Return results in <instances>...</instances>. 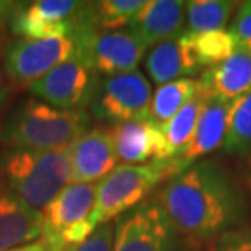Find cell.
Returning <instances> with one entry per match:
<instances>
[{
    "instance_id": "cell-30",
    "label": "cell",
    "mask_w": 251,
    "mask_h": 251,
    "mask_svg": "<svg viewBox=\"0 0 251 251\" xmlns=\"http://www.w3.org/2000/svg\"><path fill=\"white\" fill-rule=\"evenodd\" d=\"M8 88H0V109L3 108V104L7 103L8 100Z\"/></svg>"
},
{
    "instance_id": "cell-27",
    "label": "cell",
    "mask_w": 251,
    "mask_h": 251,
    "mask_svg": "<svg viewBox=\"0 0 251 251\" xmlns=\"http://www.w3.org/2000/svg\"><path fill=\"white\" fill-rule=\"evenodd\" d=\"M214 251H251V227L230 230L214 242Z\"/></svg>"
},
{
    "instance_id": "cell-9",
    "label": "cell",
    "mask_w": 251,
    "mask_h": 251,
    "mask_svg": "<svg viewBox=\"0 0 251 251\" xmlns=\"http://www.w3.org/2000/svg\"><path fill=\"white\" fill-rule=\"evenodd\" d=\"M150 100L152 85L137 69L111 77H100L88 108L92 118L114 126L147 116Z\"/></svg>"
},
{
    "instance_id": "cell-17",
    "label": "cell",
    "mask_w": 251,
    "mask_h": 251,
    "mask_svg": "<svg viewBox=\"0 0 251 251\" xmlns=\"http://www.w3.org/2000/svg\"><path fill=\"white\" fill-rule=\"evenodd\" d=\"M150 48L186 31V2L181 0H147L129 25Z\"/></svg>"
},
{
    "instance_id": "cell-21",
    "label": "cell",
    "mask_w": 251,
    "mask_h": 251,
    "mask_svg": "<svg viewBox=\"0 0 251 251\" xmlns=\"http://www.w3.org/2000/svg\"><path fill=\"white\" fill-rule=\"evenodd\" d=\"M199 92L201 83L198 78H179L158 85L150 100L149 118L162 127Z\"/></svg>"
},
{
    "instance_id": "cell-20",
    "label": "cell",
    "mask_w": 251,
    "mask_h": 251,
    "mask_svg": "<svg viewBox=\"0 0 251 251\" xmlns=\"http://www.w3.org/2000/svg\"><path fill=\"white\" fill-rule=\"evenodd\" d=\"M147 0H101L85 2L78 23L98 31H116L134 22Z\"/></svg>"
},
{
    "instance_id": "cell-23",
    "label": "cell",
    "mask_w": 251,
    "mask_h": 251,
    "mask_svg": "<svg viewBox=\"0 0 251 251\" xmlns=\"http://www.w3.org/2000/svg\"><path fill=\"white\" fill-rule=\"evenodd\" d=\"M222 149L227 155L233 157H242L251 152V90L232 103Z\"/></svg>"
},
{
    "instance_id": "cell-28",
    "label": "cell",
    "mask_w": 251,
    "mask_h": 251,
    "mask_svg": "<svg viewBox=\"0 0 251 251\" xmlns=\"http://www.w3.org/2000/svg\"><path fill=\"white\" fill-rule=\"evenodd\" d=\"M13 7H15V3L12 2H0V28H2L5 23H8V18H10V15H12Z\"/></svg>"
},
{
    "instance_id": "cell-5",
    "label": "cell",
    "mask_w": 251,
    "mask_h": 251,
    "mask_svg": "<svg viewBox=\"0 0 251 251\" xmlns=\"http://www.w3.org/2000/svg\"><path fill=\"white\" fill-rule=\"evenodd\" d=\"M97 199V184L70 183L46 207L43 214L41 245L46 251H70L93 232L90 215Z\"/></svg>"
},
{
    "instance_id": "cell-16",
    "label": "cell",
    "mask_w": 251,
    "mask_h": 251,
    "mask_svg": "<svg viewBox=\"0 0 251 251\" xmlns=\"http://www.w3.org/2000/svg\"><path fill=\"white\" fill-rule=\"evenodd\" d=\"M232 103L233 101H227V100L217 97H207L204 111L201 114V119L191 142L184 147V150L178 157L170 158L176 165L178 172L188 167V165L204 158L205 155L212 153L219 147H222L228 127Z\"/></svg>"
},
{
    "instance_id": "cell-11",
    "label": "cell",
    "mask_w": 251,
    "mask_h": 251,
    "mask_svg": "<svg viewBox=\"0 0 251 251\" xmlns=\"http://www.w3.org/2000/svg\"><path fill=\"white\" fill-rule=\"evenodd\" d=\"M85 2L38 0L15 3L8 26L20 39H43L72 34L82 17Z\"/></svg>"
},
{
    "instance_id": "cell-18",
    "label": "cell",
    "mask_w": 251,
    "mask_h": 251,
    "mask_svg": "<svg viewBox=\"0 0 251 251\" xmlns=\"http://www.w3.org/2000/svg\"><path fill=\"white\" fill-rule=\"evenodd\" d=\"M199 83L201 92L207 97L235 101L251 90V51L237 48L224 62L205 69L201 74Z\"/></svg>"
},
{
    "instance_id": "cell-13",
    "label": "cell",
    "mask_w": 251,
    "mask_h": 251,
    "mask_svg": "<svg viewBox=\"0 0 251 251\" xmlns=\"http://www.w3.org/2000/svg\"><path fill=\"white\" fill-rule=\"evenodd\" d=\"M145 70L152 82L163 85L179 78H193L204 67L196 54L193 36L183 33L173 39L155 44L145 56Z\"/></svg>"
},
{
    "instance_id": "cell-6",
    "label": "cell",
    "mask_w": 251,
    "mask_h": 251,
    "mask_svg": "<svg viewBox=\"0 0 251 251\" xmlns=\"http://www.w3.org/2000/svg\"><path fill=\"white\" fill-rule=\"evenodd\" d=\"M75 36L78 54L100 77L137 70L150 46L130 28L116 31H98L85 25H77Z\"/></svg>"
},
{
    "instance_id": "cell-1",
    "label": "cell",
    "mask_w": 251,
    "mask_h": 251,
    "mask_svg": "<svg viewBox=\"0 0 251 251\" xmlns=\"http://www.w3.org/2000/svg\"><path fill=\"white\" fill-rule=\"evenodd\" d=\"M172 228L193 250L247 225L250 201L233 173L201 158L170 176L155 194Z\"/></svg>"
},
{
    "instance_id": "cell-12",
    "label": "cell",
    "mask_w": 251,
    "mask_h": 251,
    "mask_svg": "<svg viewBox=\"0 0 251 251\" xmlns=\"http://www.w3.org/2000/svg\"><path fill=\"white\" fill-rule=\"evenodd\" d=\"M69 150L70 183L93 184L101 181L118 167V155L108 129L93 127L83 134Z\"/></svg>"
},
{
    "instance_id": "cell-14",
    "label": "cell",
    "mask_w": 251,
    "mask_h": 251,
    "mask_svg": "<svg viewBox=\"0 0 251 251\" xmlns=\"http://www.w3.org/2000/svg\"><path fill=\"white\" fill-rule=\"evenodd\" d=\"M118 160L126 165H144L160 160L163 152L162 129L147 116L114 124L108 129Z\"/></svg>"
},
{
    "instance_id": "cell-2",
    "label": "cell",
    "mask_w": 251,
    "mask_h": 251,
    "mask_svg": "<svg viewBox=\"0 0 251 251\" xmlns=\"http://www.w3.org/2000/svg\"><path fill=\"white\" fill-rule=\"evenodd\" d=\"M90 129H93L92 114L87 109H59L39 100H28L5 121L0 142L8 150H65Z\"/></svg>"
},
{
    "instance_id": "cell-10",
    "label": "cell",
    "mask_w": 251,
    "mask_h": 251,
    "mask_svg": "<svg viewBox=\"0 0 251 251\" xmlns=\"http://www.w3.org/2000/svg\"><path fill=\"white\" fill-rule=\"evenodd\" d=\"M100 75L77 54L29 85L41 101L59 109H87Z\"/></svg>"
},
{
    "instance_id": "cell-8",
    "label": "cell",
    "mask_w": 251,
    "mask_h": 251,
    "mask_svg": "<svg viewBox=\"0 0 251 251\" xmlns=\"http://www.w3.org/2000/svg\"><path fill=\"white\" fill-rule=\"evenodd\" d=\"M113 251H193L172 228L155 201L139 204L114 220Z\"/></svg>"
},
{
    "instance_id": "cell-4",
    "label": "cell",
    "mask_w": 251,
    "mask_h": 251,
    "mask_svg": "<svg viewBox=\"0 0 251 251\" xmlns=\"http://www.w3.org/2000/svg\"><path fill=\"white\" fill-rule=\"evenodd\" d=\"M178 173L173 160H152L144 165H118L97 184V199L90 224L93 228L129 212L160 183Z\"/></svg>"
},
{
    "instance_id": "cell-22",
    "label": "cell",
    "mask_w": 251,
    "mask_h": 251,
    "mask_svg": "<svg viewBox=\"0 0 251 251\" xmlns=\"http://www.w3.org/2000/svg\"><path fill=\"white\" fill-rule=\"evenodd\" d=\"M237 2L230 0H191L186 2V31L189 34H204L225 29L233 13H237Z\"/></svg>"
},
{
    "instance_id": "cell-29",
    "label": "cell",
    "mask_w": 251,
    "mask_h": 251,
    "mask_svg": "<svg viewBox=\"0 0 251 251\" xmlns=\"http://www.w3.org/2000/svg\"><path fill=\"white\" fill-rule=\"evenodd\" d=\"M8 251H46L44 250V247L41 245V242L39 243H29V245H23V247H18V248H12Z\"/></svg>"
},
{
    "instance_id": "cell-7",
    "label": "cell",
    "mask_w": 251,
    "mask_h": 251,
    "mask_svg": "<svg viewBox=\"0 0 251 251\" xmlns=\"http://www.w3.org/2000/svg\"><path fill=\"white\" fill-rule=\"evenodd\" d=\"M77 54L75 31L56 38L17 39L3 49V69L10 82L17 87H29Z\"/></svg>"
},
{
    "instance_id": "cell-3",
    "label": "cell",
    "mask_w": 251,
    "mask_h": 251,
    "mask_svg": "<svg viewBox=\"0 0 251 251\" xmlns=\"http://www.w3.org/2000/svg\"><path fill=\"white\" fill-rule=\"evenodd\" d=\"M5 184L29 207L43 210L70 184L69 150H8L0 162Z\"/></svg>"
},
{
    "instance_id": "cell-31",
    "label": "cell",
    "mask_w": 251,
    "mask_h": 251,
    "mask_svg": "<svg viewBox=\"0 0 251 251\" xmlns=\"http://www.w3.org/2000/svg\"><path fill=\"white\" fill-rule=\"evenodd\" d=\"M247 184H248V193H250V198H251V157H250L248 165H247Z\"/></svg>"
},
{
    "instance_id": "cell-26",
    "label": "cell",
    "mask_w": 251,
    "mask_h": 251,
    "mask_svg": "<svg viewBox=\"0 0 251 251\" xmlns=\"http://www.w3.org/2000/svg\"><path fill=\"white\" fill-rule=\"evenodd\" d=\"M113 242L114 222H108L98 225L87 240L75 245L70 251H113Z\"/></svg>"
},
{
    "instance_id": "cell-15",
    "label": "cell",
    "mask_w": 251,
    "mask_h": 251,
    "mask_svg": "<svg viewBox=\"0 0 251 251\" xmlns=\"http://www.w3.org/2000/svg\"><path fill=\"white\" fill-rule=\"evenodd\" d=\"M43 235V214L0 183V251L29 245Z\"/></svg>"
},
{
    "instance_id": "cell-19",
    "label": "cell",
    "mask_w": 251,
    "mask_h": 251,
    "mask_svg": "<svg viewBox=\"0 0 251 251\" xmlns=\"http://www.w3.org/2000/svg\"><path fill=\"white\" fill-rule=\"evenodd\" d=\"M205 101H207V95L199 92L167 124L160 127L163 137V152L160 160L178 157L184 150V147L191 142L201 119V114L204 111Z\"/></svg>"
},
{
    "instance_id": "cell-25",
    "label": "cell",
    "mask_w": 251,
    "mask_h": 251,
    "mask_svg": "<svg viewBox=\"0 0 251 251\" xmlns=\"http://www.w3.org/2000/svg\"><path fill=\"white\" fill-rule=\"evenodd\" d=\"M228 31L237 39L238 48L251 51V0L238 5L237 13L228 26Z\"/></svg>"
},
{
    "instance_id": "cell-24",
    "label": "cell",
    "mask_w": 251,
    "mask_h": 251,
    "mask_svg": "<svg viewBox=\"0 0 251 251\" xmlns=\"http://www.w3.org/2000/svg\"><path fill=\"white\" fill-rule=\"evenodd\" d=\"M191 36H193L196 54H198L204 70L224 62L238 48L237 39L228 29H220V31L204 34H191Z\"/></svg>"
}]
</instances>
